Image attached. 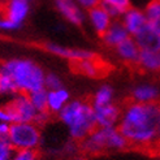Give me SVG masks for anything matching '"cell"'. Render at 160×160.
<instances>
[{
  "mask_svg": "<svg viewBox=\"0 0 160 160\" xmlns=\"http://www.w3.org/2000/svg\"><path fill=\"white\" fill-rule=\"evenodd\" d=\"M159 103L143 104L130 100L122 108L117 128L126 138L129 147L139 150L160 148L158 135Z\"/></svg>",
  "mask_w": 160,
  "mask_h": 160,
  "instance_id": "6da1fadb",
  "label": "cell"
},
{
  "mask_svg": "<svg viewBox=\"0 0 160 160\" xmlns=\"http://www.w3.org/2000/svg\"><path fill=\"white\" fill-rule=\"evenodd\" d=\"M70 139L81 142L95 128V112L90 100L72 99L58 115Z\"/></svg>",
  "mask_w": 160,
  "mask_h": 160,
  "instance_id": "7a4b0ae2",
  "label": "cell"
},
{
  "mask_svg": "<svg viewBox=\"0 0 160 160\" xmlns=\"http://www.w3.org/2000/svg\"><path fill=\"white\" fill-rule=\"evenodd\" d=\"M0 72L13 79L18 92L31 94L44 87L46 72L31 59L13 58L4 60L0 64Z\"/></svg>",
  "mask_w": 160,
  "mask_h": 160,
  "instance_id": "3957f363",
  "label": "cell"
},
{
  "mask_svg": "<svg viewBox=\"0 0 160 160\" xmlns=\"http://www.w3.org/2000/svg\"><path fill=\"white\" fill-rule=\"evenodd\" d=\"M128 147H129V143L117 126H97L86 138L79 142L81 152L86 156L117 152V151L126 150Z\"/></svg>",
  "mask_w": 160,
  "mask_h": 160,
  "instance_id": "277c9868",
  "label": "cell"
},
{
  "mask_svg": "<svg viewBox=\"0 0 160 160\" xmlns=\"http://www.w3.org/2000/svg\"><path fill=\"white\" fill-rule=\"evenodd\" d=\"M34 121L11 122L8 139L14 150H39L43 142V134Z\"/></svg>",
  "mask_w": 160,
  "mask_h": 160,
  "instance_id": "5b68a950",
  "label": "cell"
},
{
  "mask_svg": "<svg viewBox=\"0 0 160 160\" xmlns=\"http://www.w3.org/2000/svg\"><path fill=\"white\" fill-rule=\"evenodd\" d=\"M3 104L9 115L11 122H29L35 121L38 111L31 104L29 94L16 92L11 98L3 102Z\"/></svg>",
  "mask_w": 160,
  "mask_h": 160,
  "instance_id": "8992f818",
  "label": "cell"
},
{
  "mask_svg": "<svg viewBox=\"0 0 160 160\" xmlns=\"http://www.w3.org/2000/svg\"><path fill=\"white\" fill-rule=\"evenodd\" d=\"M30 3L29 0H3L2 16L21 28L29 17Z\"/></svg>",
  "mask_w": 160,
  "mask_h": 160,
  "instance_id": "52a82bcc",
  "label": "cell"
},
{
  "mask_svg": "<svg viewBox=\"0 0 160 160\" xmlns=\"http://www.w3.org/2000/svg\"><path fill=\"white\" fill-rule=\"evenodd\" d=\"M43 48L55 56H58L60 59H65L70 62H76L79 60L90 59L98 56L94 51L90 50H83V48H70V47H65L58 43H46L43 46Z\"/></svg>",
  "mask_w": 160,
  "mask_h": 160,
  "instance_id": "ba28073f",
  "label": "cell"
},
{
  "mask_svg": "<svg viewBox=\"0 0 160 160\" xmlns=\"http://www.w3.org/2000/svg\"><path fill=\"white\" fill-rule=\"evenodd\" d=\"M55 7L69 23L74 26L83 25L86 20L85 9L77 3V0H55Z\"/></svg>",
  "mask_w": 160,
  "mask_h": 160,
  "instance_id": "9c48e42d",
  "label": "cell"
},
{
  "mask_svg": "<svg viewBox=\"0 0 160 160\" xmlns=\"http://www.w3.org/2000/svg\"><path fill=\"white\" fill-rule=\"evenodd\" d=\"M87 21L95 33L98 35H102L112 25L115 17L107 11V8H104L102 4H98L87 9Z\"/></svg>",
  "mask_w": 160,
  "mask_h": 160,
  "instance_id": "30bf717a",
  "label": "cell"
},
{
  "mask_svg": "<svg viewBox=\"0 0 160 160\" xmlns=\"http://www.w3.org/2000/svg\"><path fill=\"white\" fill-rule=\"evenodd\" d=\"M120 18H121L120 21L122 22V25L128 30V33L130 34V37L137 35L141 30H143L148 25L145 11L138 9V8L129 7Z\"/></svg>",
  "mask_w": 160,
  "mask_h": 160,
  "instance_id": "8fae6325",
  "label": "cell"
},
{
  "mask_svg": "<svg viewBox=\"0 0 160 160\" xmlns=\"http://www.w3.org/2000/svg\"><path fill=\"white\" fill-rule=\"evenodd\" d=\"M130 98L133 102L143 104H154L160 100V87L152 82H139L132 89Z\"/></svg>",
  "mask_w": 160,
  "mask_h": 160,
  "instance_id": "7c38bea8",
  "label": "cell"
},
{
  "mask_svg": "<svg viewBox=\"0 0 160 160\" xmlns=\"http://www.w3.org/2000/svg\"><path fill=\"white\" fill-rule=\"evenodd\" d=\"M94 112H95L97 126L109 128V126H117L118 125L122 108L113 102V103L107 104V106L94 107Z\"/></svg>",
  "mask_w": 160,
  "mask_h": 160,
  "instance_id": "4fadbf2b",
  "label": "cell"
},
{
  "mask_svg": "<svg viewBox=\"0 0 160 160\" xmlns=\"http://www.w3.org/2000/svg\"><path fill=\"white\" fill-rule=\"evenodd\" d=\"M73 69L81 76L89 77V78H99L106 74L107 65L102 60L98 59V56H95V58L73 62Z\"/></svg>",
  "mask_w": 160,
  "mask_h": 160,
  "instance_id": "5bb4252c",
  "label": "cell"
},
{
  "mask_svg": "<svg viewBox=\"0 0 160 160\" xmlns=\"http://www.w3.org/2000/svg\"><path fill=\"white\" fill-rule=\"evenodd\" d=\"M113 51H115L116 58L121 62L126 64V65H137L138 64L139 55H141V47L135 42V39L133 37H129L121 44H118Z\"/></svg>",
  "mask_w": 160,
  "mask_h": 160,
  "instance_id": "9a60e30c",
  "label": "cell"
},
{
  "mask_svg": "<svg viewBox=\"0 0 160 160\" xmlns=\"http://www.w3.org/2000/svg\"><path fill=\"white\" fill-rule=\"evenodd\" d=\"M102 42L104 46H107L108 48L115 50L118 44H121L124 41H126L130 37V34L128 33V30L122 25L121 21H113L112 25L106 30L104 34H102Z\"/></svg>",
  "mask_w": 160,
  "mask_h": 160,
  "instance_id": "2e32d148",
  "label": "cell"
},
{
  "mask_svg": "<svg viewBox=\"0 0 160 160\" xmlns=\"http://www.w3.org/2000/svg\"><path fill=\"white\" fill-rule=\"evenodd\" d=\"M137 67L146 73H159L160 72V48L150 47L141 48V55Z\"/></svg>",
  "mask_w": 160,
  "mask_h": 160,
  "instance_id": "e0dca14e",
  "label": "cell"
},
{
  "mask_svg": "<svg viewBox=\"0 0 160 160\" xmlns=\"http://www.w3.org/2000/svg\"><path fill=\"white\" fill-rule=\"evenodd\" d=\"M47 108L52 115H59L70 99V92L65 87H59L55 90H47Z\"/></svg>",
  "mask_w": 160,
  "mask_h": 160,
  "instance_id": "ac0fdd59",
  "label": "cell"
},
{
  "mask_svg": "<svg viewBox=\"0 0 160 160\" xmlns=\"http://www.w3.org/2000/svg\"><path fill=\"white\" fill-rule=\"evenodd\" d=\"M135 42L139 44L141 48H150V47H158L159 44V33L150 25L141 30L137 35L133 37Z\"/></svg>",
  "mask_w": 160,
  "mask_h": 160,
  "instance_id": "d6986e66",
  "label": "cell"
},
{
  "mask_svg": "<svg viewBox=\"0 0 160 160\" xmlns=\"http://www.w3.org/2000/svg\"><path fill=\"white\" fill-rule=\"evenodd\" d=\"M90 102L92 107H102L111 104V103L115 102V90L109 85H102L95 90Z\"/></svg>",
  "mask_w": 160,
  "mask_h": 160,
  "instance_id": "ffe728a7",
  "label": "cell"
},
{
  "mask_svg": "<svg viewBox=\"0 0 160 160\" xmlns=\"http://www.w3.org/2000/svg\"><path fill=\"white\" fill-rule=\"evenodd\" d=\"M99 4L107 8V11L113 16L115 18L121 17L122 13L130 7L129 0H99Z\"/></svg>",
  "mask_w": 160,
  "mask_h": 160,
  "instance_id": "44dd1931",
  "label": "cell"
},
{
  "mask_svg": "<svg viewBox=\"0 0 160 160\" xmlns=\"http://www.w3.org/2000/svg\"><path fill=\"white\" fill-rule=\"evenodd\" d=\"M147 21L160 34V0H152L145 8Z\"/></svg>",
  "mask_w": 160,
  "mask_h": 160,
  "instance_id": "7402d4cb",
  "label": "cell"
},
{
  "mask_svg": "<svg viewBox=\"0 0 160 160\" xmlns=\"http://www.w3.org/2000/svg\"><path fill=\"white\" fill-rule=\"evenodd\" d=\"M16 92H18V90L16 87L13 79L8 74L0 72V102L7 100Z\"/></svg>",
  "mask_w": 160,
  "mask_h": 160,
  "instance_id": "603a6c76",
  "label": "cell"
},
{
  "mask_svg": "<svg viewBox=\"0 0 160 160\" xmlns=\"http://www.w3.org/2000/svg\"><path fill=\"white\" fill-rule=\"evenodd\" d=\"M47 89L43 87V89H39L34 92L29 94V98H30V102L31 104L34 106V108L38 111V112H42V111H48L47 108Z\"/></svg>",
  "mask_w": 160,
  "mask_h": 160,
  "instance_id": "cb8c5ba5",
  "label": "cell"
},
{
  "mask_svg": "<svg viewBox=\"0 0 160 160\" xmlns=\"http://www.w3.org/2000/svg\"><path fill=\"white\" fill-rule=\"evenodd\" d=\"M9 160H42L39 150H14Z\"/></svg>",
  "mask_w": 160,
  "mask_h": 160,
  "instance_id": "d4e9b609",
  "label": "cell"
},
{
  "mask_svg": "<svg viewBox=\"0 0 160 160\" xmlns=\"http://www.w3.org/2000/svg\"><path fill=\"white\" fill-rule=\"evenodd\" d=\"M62 81L59 74L53 73V72H50V73H46V78H44V87L47 90H55L59 89V87H62Z\"/></svg>",
  "mask_w": 160,
  "mask_h": 160,
  "instance_id": "484cf974",
  "label": "cell"
},
{
  "mask_svg": "<svg viewBox=\"0 0 160 160\" xmlns=\"http://www.w3.org/2000/svg\"><path fill=\"white\" fill-rule=\"evenodd\" d=\"M14 152V148L11 145L8 137H0V158L4 160H9Z\"/></svg>",
  "mask_w": 160,
  "mask_h": 160,
  "instance_id": "4316f807",
  "label": "cell"
},
{
  "mask_svg": "<svg viewBox=\"0 0 160 160\" xmlns=\"http://www.w3.org/2000/svg\"><path fill=\"white\" fill-rule=\"evenodd\" d=\"M20 29L16 23H13L12 21H9L8 18H5L4 16L0 14V31L2 33H9V31H14Z\"/></svg>",
  "mask_w": 160,
  "mask_h": 160,
  "instance_id": "83f0119b",
  "label": "cell"
},
{
  "mask_svg": "<svg viewBox=\"0 0 160 160\" xmlns=\"http://www.w3.org/2000/svg\"><path fill=\"white\" fill-rule=\"evenodd\" d=\"M77 3L81 5L83 9H90V8L99 4V0H77Z\"/></svg>",
  "mask_w": 160,
  "mask_h": 160,
  "instance_id": "f1b7e54d",
  "label": "cell"
},
{
  "mask_svg": "<svg viewBox=\"0 0 160 160\" xmlns=\"http://www.w3.org/2000/svg\"><path fill=\"white\" fill-rule=\"evenodd\" d=\"M9 126H11V122L0 121V137H8V133H9Z\"/></svg>",
  "mask_w": 160,
  "mask_h": 160,
  "instance_id": "f546056e",
  "label": "cell"
},
{
  "mask_svg": "<svg viewBox=\"0 0 160 160\" xmlns=\"http://www.w3.org/2000/svg\"><path fill=\"white\" fill-rule=\"evenodd\" d=\"M0 121H8L11 122V118H9V115H8V112L3 104V102H0Z\"/></svg>",
  "mask_w": 160,
  "mask_h": 160,
  "instance_id": "4dcf8cb0",
  "label": "cell"
},
{
  "mask_svg": "<svg viewBox=\"0 0 160 160\" xmlns=\"http://www.w3.org/2000/svg\"><path fill=\"white\" fill-rule=\"evenodd\" d=\"M156 124H158V135H159V141H160V103H159V109H158V118H156Z\"/></svg>",
  "mask_w": 160,
  "mask_h": 160,
  "instance_id": "1f68e13d",
  "label": "cell"
},
{
  "mask_svg": "<svg viewBox=\"0 0 160 160\" xmlns=\"http://www.w3.org/2000/svg\"><path fill=\"white\" fill-rule=\"evenodd\" d=\"M2 9H3V0H0V14H2Z\"/></svg>",
  "mask_w": 160,
  "mask_h": 160,
  "instance_id": "d6a6232c",
  "label": "cell"
},
{
  "mask_svg": "<svg viewBox=\"0 0 160 160\" xmlns=\"http://www.w3.org/2000/svg\"><path fill=\"white\" fill-rule=\"evenodd\" d=\"M158 47L160 48V34H159V44H158Z\"/></svg>",
  "mask_w": 160,
  "mask_h": 160,
  "instance_id": "836d02e7",
  "label": "cell"
},
{
  "mask_svg": "<svg viewBox=\"0 0 160 160\" xmlns=\"http://www.w3.org/2000/svg\"><path fill=\"white\" fill-rule=\"evenodd\" d=\"M0 160H4V159H2V158H0Z\"/></svg>",
  "mask_w": 160,
  "mask_h": 160,
  "instance_id": "e575fe53",
  "label": "cell"
},
{
  "mask_svg": "<svg viewBox=\"0 0 160 160\" xmlns=\"http://www.w3.org/2000/svg\"><path fill=\"white\" fill-rule=\"evenodd\" d=\"M29 2H33V0H29Z\"/></svg>",
  "mask_w": 160,
  "mask_h": 160,
  "instance_id": "d590c367",
  "label": "cell"
}]
</instances>
